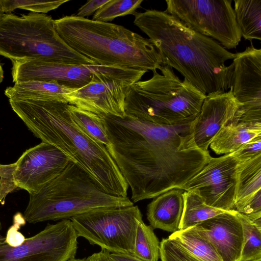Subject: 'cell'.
Instances as JSON below:
<instances>
[{"mask_svg":"<svg viewBox=\"0 0 261 261\" xmlns=\"http://www.w3.org/2000/svg\"><path fill=\"white\" fill-rule=\"evenodd\" d=\"M75 90L55 82L29 81L15 83L13 86L7 87L5 94L8 98L41 99L67 103V95Z\"/></svg>","mask_w":261,"mask_h":261,"instance_id":"20","label":"cell"},{"mask_svg":"<svg viewBox=\"0 0 261 261\" xmlns=\"http://www.w3.org/2000/svg\"><path fill=\"white\" fill-rule=\"evenodd\" d=\"M69 0L54 1L1 0V7L4 13H9L17 9L29 10L32 12L44 14L58 8Z\"/></svg>","mask_w":261,"mask_h":261,"instance_id":"29","label":"cell"},{"mask_svg":"<svg viewBox=\"0 0 261 261\" xmlns=\"http://www.w3.org/2000/svg\"><path fill=\"white\" fill-rule=\"evenodd\" d=\"M160 249V242L152 227L140 221L136 232L134 255L145 261H158Z\"/></svg>","mask_w":261,"mask_h":261,"instance_id":"26","label":"cell"},{"mask_svg":"<svg viewBox=\"0 0 261 261\" xmlns=\"http://www.w3.org/2000/svg\"><path fill=\"white\" fill-rule=\"evenodd\" d=\"M232 153L241 161H247L261 154V136L244 143Z\"/></svg>","mask_w":261,"mask_h":261,"instance_id":"32","label":"cell"},{"mask_svg":"<svg viewBox=\"0 0 261 261\" xmlns=\"http://www.w3.org/2000/svg\"><path fill=\"white\" fill-rule=\"evenodd\" d=\"M183 198L184 210L179 230L193 227L219 214L229 212L207 205L200 196L193 192L185 191Z\"/></svg>","mask_w":261,"mask_h":261,"instance_id":"24","label":"cell"},{"mask_svg":"<svg viewBox=\"0 0 261 261\" xmlns=\"http://www.w3.org/2000/svg\"><path fill=\"white\" fill-rule=\"evenodd\" d=\"M0 261H68L74 257L78 236L70 219L48 224L34 236L20 243L9 245L1 234Z\"/></svg>","mask_w":261,"mask_h":261,"instance_id":"11","label":"cell"},{"mask_svg":"<svg viewBox=\"0 0 261 261\" xmlns=\"http://www.w3.org/2000/svg\"><path fill=\"white\" fill-rule=\"evenodd\" d=\"M184 191L174 189L153 198L147 207L146 216L153 229L174 232L179 230L184 210Z\"/></svg>","mask_w":261,"mask_h":261,"instance_id":"18","label":"cell"},{"mask_svg":"<svg viewBox=\"0 0 261 261\" xmlns=\"http://www.w3.org/2000/svg\"><path fill=\"white\" fill-rule=\"evenodd\" d=\"M259 136H261V122L230 123L222 128L210 146L217 154L231 153Z\"/></svg>","mask_w":261,"mask_h":261,"instance_id":"19","label":"cell"},{"mask_svg":"<svg viewBox=\"0 0 261 261\" xmlns=\"http://www.w3.org/2000/svg\"><path fill=\"white\" fill-rule=\"evenodd\" d=\"M162 74L133 84L125 100L126 115L164 125L193 121L206 97L186 79L181 81L172 68L162 66Z\"/></svg>","mask_w":261,"mask_h":261,"instance_id":"6","label":"cell"},{"mask_svg":"<svg viewBox=\"0 0 261 261\" xmlns=\"http://www.w3.org/2000/svg\"><path fill=\"white\" fill-rule=\"evenodd\" d=\"M169 238L176 240L200 261H223L213 244L193 227L173 232Z\"/></svg>","mask_w":261,"mask_h":261,"instance_id":"23","label":"cell"},{"mask_svg":"<svg viewBox=\"0 0 261 261\" xmlns=\"http://www.w3.org/2000/svg\"><path fill=\"white\" fill-rule=\"evenodd\" d=\"M234 12L242 37L261 40V0H234Z\"/></svg>","mask_w":261,"mask_h":261,"instance_id":"22","label":"cell"},{"mask_svg":"<svg viewBox=\"0 0 261 261\" xmlns=\"http://www.w3.org/2000/svg\"><path fill=\"white\" fill-rule=\"evenodd\" d=\"M146 72L108 67L95 74L86 86L68 94L67 103L98 115L123 118L125 98L132 85Z\"/></svg>","mask_w":261,"mask_h":261,"instance_id":"10","label":"cell"},{"mask_svg":"<svg viewBox=\"0 0 261 261\" xmlns=\"http://www.w3.org/2000/svg\"><path fill=\"white\" fill-rule=\"evenodd\" d=\"M68 107L72 119L82 130L107 149L111 147L103 121L98 115L69 103Z\"/></svg>","mask_w":261,"mask_h":261,"instance_id":"25","label":"cell"},{"mask_svg":"<svg viewBox=\"0 0 261 261\" xmlns=\"http://www.w3.org/2000/svg\"><path fill=\"white\" fill-rule=\"evenodd\" d=\"M110 252L105 249H101L98 252L94 253L87 258V261H112Z\"/></svg>","mask_w":261,"mask_h":261,"instance_id":"35","label":"cell"},{"mask_svg":"<svg viewBox=\"0 0 261 261\" xmlns=\"http://www.w3.org/2000/svg\"><path fill=\"white\" fill-rule=\"evenodd\" d=\"M161 261H200L187 251L175 240L168 238L160 242Z\"/></svg>","mask_w":261,"mask_h":261,"instance_id":"30","label":"cell"},{"mask_svg":"<svg viewBox=\"0 0 261 261\" xmlns=\"http://www.w3.org/2000/svg\"><path fill=\"white\" fill-rule=\"evenodd\" d=\"M143 0H109L93 15L92 20L109 22L119 17L133 15Z\"/></svg>","mask_w":261,"mask_h":261,"instance_id":"28","label":"cell"},{"mask_svg":"<svg viewBox=\"0 0 261 261\" xmlns=\"http://www.w3.org/2000/svg\"><path fill=\"white\" fill-rule=\"evenodd\" d=\"M241 162L232 153L212 157L199 172L179 189L196 194L212 207L226 211L234 210Z\"/></svg>","mask_w":261,"mask_h":261,"instance_id":"12","label":"cell"},{"mask_svg":"<svg viewBox=\"0 0 261 261\" xmlns=\"http://www.w3.org/2000/svg\"><path fill=\"white\" fill-rule=\"evenodd\" d=\"M109 0H91L87 1L78 10L76 16L86 18L94 14Z\"/></svg>","mask_w":261,"mask_h":261,"instance_id":"33","label":"cell"},{"mask_svg":"<svg viewBox=\"0 0 261 261\" xmlns=\"http://www.w3.org/2000/svg\"><path fill=\"white\" fill-rule=\"evenodd\" d=\"M261 190V154L240 162L234 210Z\"/></svg>","mask_w":261,"mask_h":261,"instance_id":"21","label":"cell"},{"mask_svg":"<svg viewBox=\"0 0 261 261\" xmlns=\"http://www.w3.org/2000/svg\"><path fill=\"white\" fill-rule=\"evenodd\" d=\"M68 261H87V258H76L75 257L69 259Z\"/></svg>","mask_w":261,"mask_h":261,"instance_id":"37","label":"cell"},{"mask_svg":"<svg viewBox=\"0 0 261 261\" xmlns=\"http://www.w3.org/2000/svg\"><path fill=\"white\" fill-rule=\"evenodd\" d=\"M78 237L110 253L134 255L137 227L142 220L138 206L101 208L70 219Z\"/></svg>","mask_w":261,"mask_h":261,"instance_id":"8","label":"cell"},{"mask_svg":"<svg viewBox=\"0 0 261 261\" xmlns=\"http://www.w3.org/2000/svg\"><path fill=\"white\" fill-rule=\"evenodd\" d=\"M13 82L39 81L57 83L77 89L89 83L94 75L107 67L98 65H66L39 60H13Z\"/></svg>","mask_w":261,"mask_h":261,"instance_id":"15","label":"cell"},{"mask_svg":"<svg viewBox=\"0 0 261 261\" xmlns=\"http://www.w3.org/2000/svg\"><path fill=\"white\" fill-rule=\"evenodd\" d=\"M241 222L243 241L240 261L261 258V228L252 223L245 216L238 213Z\"/></svg>","mask_w":261,"mask_h":261,"instance_id":"27","label":"cell"},{"mask_svg":"<svg viewBox=\"0 0 261 261\" xmlns=\"http://www.w3.org/2000/svg\"><path fill=\"white\" fill-rule=\"evenodd\" d=\"M193 227L213 244L223 261H240L243 232L237 211L219 214Z\"/></svg>","mask_w":261,"mask_h":261,"instance_id":"17","label":"cell"},{"mask_svg":"<svg viewBox=\"0 0 261 261\" xmlns=\"http://www.w3.org/2000/svg\"><path fill=\"white\" fill-rule=\"evenodd\" d=\"M9 101L12 110L42 142L58 148L106 192L127 196L128 186L107 147L74 123L68 103L27 98Z\"/></svg>","mask_w":261,"mask_h":261,"instance_id":"3","label":"cell"},{"mask_svg":"<svg viewBox=\"0 0 261 261\" xmlns=\"http://www.w3.org/2000/svg\"><path fill=\"white\" fill-rule=\"evenodd\" d=\"M133 205L128 196L106 192L89 174L70 160L58 176L30 193L23 217L25 221L34 224L70 219L98 209Z\"/></svg>","mask_w":261,"mask_h":261,"instance_id":"5","label":"cell"},{"mask_svg":"<svg viewBox=\"0 0 261 261\" xmlns=\"http://www.w3.org/2000/svg\"><path fill=\"white\" fill-rule=\"evenodd\" d=\"M15 163L9 165L0 164V203L4 204L6 195L17 188L13 177Z\"/></svg>","mask_w":261,"mask_h":261,"instance_id":"31","label":"cell"},{"mask_svg":"<svg viewBox=\"0 0 261 261\" xmlns=\"http://www.w3.org/2000/svg\"><path fill=\"white\" fill-rule=\"evenodd\" d=\"M69 161L58 148L42 142L27 150L15 162V184L29 194L36 192L58 176Z\"/></svg>","mask_w":261,"mask_h":261,"instance_id":"14","label":"cell"},{"mask_svg":"<svg viewBox=\"0 0 261 261\" xmlns=\"http://www.w3.org/2000/svg\"><path fill=\"white\" fill-rule=\"evenodd\" d=\"M232 94L239 109L232 121L261 122V49L251 45L234 54Z\"/></svg>","mask_w":261,"mask_h":261,"instance_id":"13","label":"cell"},{"mask_svg":"<svg viewBox=\"0 0 261 261\" xmlns=\"http://www.w3.org/2000/svg\"><path fill=\"white\" fill-rule=\"evenodd\" d=\"M110 256L112 261H145L129 254L110 253Z\"/></svg>","mask_w":261,"mask_h":261,"instance_id":"34","label":"cell"},{"mask_svg":"<svg viewBox=\"0 0 261 261\" xmlns=\"http://www.w3.org/2000/svg\"><path fill=\"white\" fill-rule=\"evenodd\" d=\"M250 261H261V258H259L258 259H255V260H250Z\"/></svg>","mask_w":261,"mask_h":261,"instance_id":"39","label":"cell"},{"mask_svg":"<svg viewBox=\"0 0 261 261\" xmlns=\"http://www.w3.org/2000/svg\"><path fill=\"white\" fill-rule=\"evenodd\" d=\"M134 15V24L156 48L162 66L175 69L206 95L229 90L233 65L225 62L234 54L165 11L146 10Z\"/></svg>","mask_w":261,"mask_h":261,"instance_id":"2","label":"cell"},{"mask_svg":"<svg viewBox=\"0 0 261 261\" xmlns=\"http://www.w3.org/2000/svg\"><path fill=\"white\" fill-rule=\"evenodd\" d=\"M238 109L239 104L231 88L224 93L206 95L199 113L192 123L197 146L208 151L213 139L222 127L232 122Z\"/></svg>","mask_w":261,"mask_h":261,"instance_id":"16","label":"cell"},{"mask_svg":"<svg viewBox=\"0 0 261 261\" xmlns=\"http://www.w3.org/2000/svg\"><path fill=\"white\" fill-rule=\"evenodd\" d=\"M4 79V71L2 66L0 63V84L2 82Z\"/></svg>","mask_w":261,"mask_h":261,"instance_id":"36","label":"cell"},{"mask_svg":"<svg viewBox=\"0 0 261 261\" xmlns=\"http://www.w3.org/2000/svg\"><path fill=\"white\" fill-rule=\"evenodd\" d=\"M54 23L70 47L97 65L147 72L162 66L150 40L123 26L74 15L55 19Z\"/></svg>","mask_w":261,"mask_h":261,"instance_id":"4","label":"cell"},{"mask_svg":"<svg viewBox=\"0 0 261 261\" xmlns=\"http://www.w3.org/2000/svg\"><path fill=\"white\" fill-rule=\"evenodd\" d=\"M4 12L2 11L1 7V0H0V18L4 14Z\"/></svg>","mask_w":261,"mask_h":261,"instance_id":"38","label":"cell"},{"mask_svg":"<svg viewBox=\"0 0 261 261\" xmlns=\"http://www.w3.org/2000/svg\"><path fill=\"white\" fill-rule=\"evenodd\" d=\"M108 149L131 189L133 203L179 189L212 156L196 145L192 122L164 125L125 115H99Z\"/></svg>","mask_w":261,"mask_h":261,"instance_id":"1","label":"cell"},{"mask_svg":"<svg viewBox=\"0 0 261 261\" xmlns=\"http://www.w3.org/2000/svg\"><path fill=\"white\" fill-rule=\"evenodd\" d=\"M232 0H166V13L225 48H236L242 35Z\"/></svg>","mask_w":261,"mask_h":261,"instance_id":"9","label":"cell"},{"mask_svg":"<svg viewBox=\"0 0 261 261\" xmlns=\"http://www.w3.org/2000/svg\"><path fill=\"white\" fill-rule=\"evenodd\" d=\"M0 55L11 61L39 60L66 65H97L60 37L50 16L30 12L0 18Z\"/></svg>","mask_w":261,"mask_h":261,"instance_id":"7","label":"cell"}]
</instances>
